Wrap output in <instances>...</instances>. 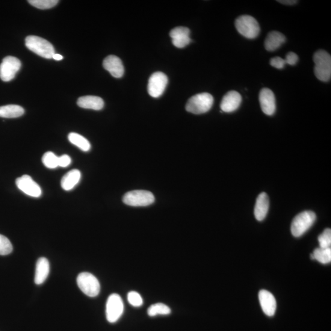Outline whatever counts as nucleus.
<instances>
[{
	"label": "nucleus",
	"instance_id": "f257e3e1",
	"mask_svg": "<svg viewBox=\"0 0 331 331\" xmlns=\"http://www.w3.org/2000/svg\"><path fill=\"white\" fill-rule=\"evenodd\" d=\"M315 76L322 82H328L331 78L330 55L324 50H319L313 55Z\"/></svg>",
	"mask_w": 331,
	"mask_h": 331
},
{
	"label": "nucleus",
	"instance_id": "f03ea898",
	"mask_svg": "<svg viewBox=\"0 0 331 331\" xmlns=\"http://www.w3.org/2000/svg\"><path fill=\"white\" fill-rule=\"evenodd\" d=\"M25 46L32 52L43 58L51 59L55 53L52 44L44 38L28 36L25 39Z\"/></svg>",
	"mask_w": 331,
	"mask_h": 331
},
{
	"label": "nucleus",
	"instance_id": "7ed1b4c3",
	"mask_svg": "<svg viewBox=\"0 0 331 331\" xmlns=\"http://www.w3.org/2000/svg\"><path fill=\"white\" fill-rule=\"evenodd\" d=\"M214 104V97L208 93L195 94L186 105V110L194 114H202L208 112Z\"/></svg>",
	"mask_w": 331,
	"mask_h": 331
},
{
	"label": "nucleus",
	"instance_id": "20e7f679",
	"mask_svg": "<svg viewBox=\"0 0 331 331\" xmlns=\"http://www.w3.org/2000/svg\"><path fill=\"white\" fill-rule=\"evenodd\" d=\"M235 26L239 34L248 39H255L259 34V23L252 16L244 15L239 17Z\"/></svg>",
	"mask_w": 331,
	"mask_h": 331
},
{
	"label": "nucleus",
	"instance_id": "39448f33",
	"mask_svg": "<svg viewBox=\"0 0 331 331\" xmlns=\"http://www.w3.org/2000/svg\"><path fill=\"white\" fill-rule=\"evenodd\" d=\"M316 215L312 211H304L295 216L291 224L292 235L295 238L301 237L314 224Z\"/></svg>",
	"mask_w": 331,
	"mask_h": 331
},
{
	"label": "nucleus",
	"instance_id": "423d86ee",
	"mask_svg": "<svg viewBox=\"0 0 331 331\" xmlns=\"http://www.w3.org/2000/svg\"><path fill=\"white\" fill-rule=\"evenodd\" d=\"M123 202L125 205L133 207H145L152 205L155 197L151 192L145 190L129 191L124 195Z\"/></svg>",
	"mask_w": 331,
	"mask_h": 331
},
{
	"label": "nucleus",
	"instance_id": "0eeeda50",
	"mask_svg": "<svg viewBox=\"0 0 331 331\" xmlns=\"http://www.w3.org/2000/svg\"><path fill=\"white\" fill-rule=\"evenodd\" d=\"M79 288L88 296H97L100 291V284L98 280L93 274L82 273L79 275L77 279Z\"/></svg>",
	"mask_w": 331,
	"mask_h": 331
},
{
	"label": "nucleus",
	"instance_id": "6e6552de",
	"mask_svg": "<svg viewBox=\"0 0 331 331\" xmlns=\"http://www.w3.org/2000/svg\"><path fill=\"white\" fill-rule=\"evenodd\" d=\"M124 306L122 298L119 294H112L108 297L106 303V318L109 323H114L122 315Z\"/></svg>",
	"mask_w": 331,
	"mask_h": 331
},
{
	"label": "nucleus",
	"instance_id": "1a4fd4ad",
	"mask_svg": "<svg viewBox=\"0 0 331 331\" xmlns=\"http://www.w3.org/2000/svg\"><path fill=\"white\" fill-rule=\"evenodd\" d=\"M22 63L18 58L8 56L0 64V79L4 82L13 80L21 68Z\"/></svg>",
	"mask_w": 331,
	"mask_h": 331
},
{
	"label": "nucleus",
	"instance_id": "9d476101",
	"mask_svg": "<svg viewBox=\"0 0 331 331\" xmlns=\"http://www.w3.org/2000/svg\"><path fill=\"white\" fill-rule=\"evenodd\" d=\"M168 79L163 73L156 72L150 76L148 84V92L153 97H158L164 93Z\"/></svg>",
	"mask_w": 331,
	"mask_h": 331
},
{
	"label": "nucleus",
	"instance_id": "9b49d317",
	"mask_svg": "<svg viewBox=\"0 0 331 331\" xmlns=\"http://www.w3.org/2000/svg\"><path fill=\"white\" fill-rule=\"evenodd\" d=\"M16 185L20 190L34 197H39L42 194V190L30 176L23 175L16 179Z\"/></svg>",
	"mask_w": 331,
	"mask_h": 331
},
{
	"label": "nucleus",
	"instance_id": "f8f14e48",
	"mask_svg": "<svg viewBox=\"0 0 331 331\" xmlns=\"http://www.w3.org/2000/svg\"><path fill=\"white\" fill-rule=\"evenodd\" d=\"M260 106L265 114L273 115L276 109V97L273 91L264 88L260 91L259 95Z\"/></svg>",
	"mask_w": 331,
	"mask_h": 331
},
{
	"label": "nucleus",
	"instance_id": "ddd939ff",
	"mask_svg": "<svg viewBox=\"0 0 331 331\" xmlns=\"http://www.w3.org/2000/svg\"><path fill=\"white\" fill-rule=\"evenodd\" d=\"M190 29L184 26L176 27L170 32V37L172 38L173 45L177 48H184L190 43Z\"/></svg>",
	"mask_w": 331,
	"mask_h": 331
},
{
	"label": "nucleus",
	"instance_id": "4468645a",
	"mask_svg": "<svg viewBox=\"0 0 331 331\" xmlns=\"http://www.w3.org/2000/svg\"><path fill=\"white\" fill-rule=\"evenodd\" d=\"M242 102V96L238 91L232 90L227 92L221 102V111L224 112H234L239 108Z\"/></svg>",
	"mask_w": 331,
	"mask_h": 331
},
{
	"label": "nucleus",
	"instance_id": "2eb2a0df",
	"mask_svg": "<svg viewBox=\"0 0 331 331\" xmlns=\"http://www.w3.org/2000/svg\"><path fill=\"white\" fill-rule=\"evenodd\" d=\"M259 300L262 311L269 317H273L276 311V298L270 291L262 289L259 292Z\"/></svg>",
	"mask_w": 331,
	"mask_h": 331
},
{
	"label": "nucleus",
	"instance_id": "dca6fc26",
	"mask_svg": "<svg viewBox=\"0 0 331 331\" xmlns=\"http://www.w3.org/2000/svg\"><path fill=\"white\" fill-rule=\"evenodd\" d=\"M103 67L115 78H120L124 74L122 60L115 55H109L103 61Z\"/></svg>",
	"mask_w": 331,
	"mask_h": 331
},
{
	"label": "nucleus",
	"instance_id": "f3484780",
	"mask_svg": "<svg viewBox=\"0 0 331 331\" xmlns=\"http://www.w3.org/2000/svg\"><path fill=\"white\" fill-rule=\"evenodd\" d=\"M270 208V201L268 194L266 193H262L259 194L257 197L255 207V217L258 221H262L264 219L268 214Z\"/></svg>",
	"mask_w": 331,
	"mask_h": 331
},
{
	"label": "nucleus",
	"instance_id": "a211bd4d",
	"mask_svg": "<svg viewBox=\"0 0 331 331\" xmlns=\"http://www.w3.org/2000/svg\"><path fill=\"white\" fill-rule=\"evenodd\" d=\"M50 271V265L48 260L46 258L38 259L35 272V282L37 285H41L45 282L48 277Z\"/></svg>",
	"mask_w": 331,
	"mask_h": 331
},
{
	"label": "nucleus",
	"instance_id": "6ab92c4d",
	"mask_svg": "<svg viewBox=\"0 0 331 331\" xmlns=\"http://www.w3.org/2000/svg\"><path fill=\"white\" fill-rule=\"evenodd\" d=\"M285 41L286 38L282 32L273 31L269 32L264 41V47L268 51H275L285 43Z\"/></svg>",
	"mask_w": 331,
	"mask_h": 331
},
{
	"label": "nucleus",
	"instance_id": "aec40b11",
	"mask_svg": "<svg viewBox=\"0 0 331 331\" xmlns=\"http://www.w3.org/2000/svg\"><path fill=\"white\" fill-rule=\"evenodd\" d=\"M78 105L80 108L100 111L104 107L105 103L102 97L96 96H85L79 97Z\"/></svg>",
	"mask_w": 331,
	"mask_h": 331
},
{
	"label": "nucleus",
	"instance_id": "412c9836",
	"mask_svg": "<svg viewBox=\"0 0 331 331\" xmlns=\"http://www.w3.org/2000/svg\"><path fill=\"white\" fill-rule=\"evenodd\" d=\"M81 173L78 170H73L65 174L61 180V186L64 190L70 191L75 188L81 180Z\"/></svg>",
	"mask_w": 331,
	"mask_h": 331
},
{
	"label": "nucleus",
	"instance_id": "4be33fe9",
	"mask_svg": "<svg viewBox=\"0 0 331 331\" xmlns=\"http://www.w3.org/2000/svg\"><path fill=\"white\" fill-rule=\"evenodd\" d=\"M24 109L19 105H7L0 107V117L14 119L24 114Z\"/></svg>",
	"mask_w": 331,
	"mask_h": 331
},
{
	"label": "nucleus",
	"instance_id": "5701e85b",
	"mask_svg": "<svg viewBox=\"0 0 331 331\" xmlns=\"http://www.w3.org/2000/svg\"><path fill=\"white\" fill-rule=\"evenodd\" d=\"M69 140L71 143L79 148L84 152H88L91 149V145L86 138L76 133H71L69 135Z\"/></svg>",
	"mask_w": 331,
	"mask_h": 331
},
{
	"label": "nucleus",
	"instance_id": "b1692460",
	"mask_svg": "<svg viewBox=\"0 0 331 331\" xmlns=\"http://www.w3.org/2000/svg\"><path fill=\"white\" fill-rule=\"evenodd\" d=\"M314 259L317 260L321 264H326L331 261V248H316L313 253Z\"/></svg>",
	"mask_w": 331,
	"mask_h": 331
},
{
	"label": "nucleus",
	"instance_id": "393cba45",
	"mask_svg": "<svg viewBox=\"0 0 331 331\" xmlns=\"http://www.w3.org/2000/svg\"><path fill=\"white\" fill-rule=\"evenodd\" d=\"M171 312L169 307L162 303L153 304L148 309L147 313L150 317H155L156 315H167Z\"/></svg>",
	"mask_w": 331,
	"mask_h": 331
},
{
	"label": "nucleus",
	"instance_id": "a878e982",
	"mask_svg": "<svg viewBox=\"0 0 331 331\" xmlns=\"http://www.w3.org/2000/svg\"><path fill=\"white\" fill-rule=\"evenodd\" d=\"M42 161L49 169H55L58 167V156L52 152H46L43 156Z\"/></svg>",
	"mask_w": 331,
	"mask_h": 331
},
{
	"label": "nucleus",
	"instance_id": "bb28decb",
	"mask_svg": "<svg viewBox=\"0 0 331 331\" xmlns=\"http://www.w3.org/2000/svg\"><path fill=\"white\" fill-rule=\"evenodd\" d=\"M29 4L40 10H47L54 7L59 2L58 0H29Z\"/></svg>",
	"mask_w": 331,
	"mask_h": 331
},
{
	"label": "nucleus",
	"instance_id": "cd10ccee",
	"mask_svg": "<svg viewBox=\"0 0 331 331\" xmlns=\"http://www.w3.org/2000/svg\"><path fill=\"white\" fill-rule=\"evenodd\" d=\"M11 242L5 236L0 235V255H7L13 252Z\"/></svg>",
	"mask_w": 331,
	"mask_h": 331
},
{
	"label": "nucleus",
	"instance_id": "c85d7f7f",
	"mask_svg": "<svg viewBox=\"0 0 331 331\" xmlns=\"http://www.w3.org/2000/svg\"><path fill=\"white\" fill-rule=\"evenodd\" d=\"M319 244L321 248H329L331 245V230L327 228L319 236Z\"/></svg>",
	"mask_w": 331,
	"mask_h": 331
},
{
	"label": "nucleus",
	"instance_id": "c756f323",
	"mask_svg": "<svg viewBox=\"0 0 331 331\" xmlns=\"http://www.w3.org/2000/svg\"><path fill=\"white\" fill-rule=\"evenodd\" d=\"M128 301L131 306L136 307H141L143 304V298L138 292L136 291L129 292L128 294Z\"/></svg>",
	"mask_w": 331,
	"mask_h": 331
},
{
	"label": "nucleus",
	"instance_id": "7c9ffc66",
	"mask_svg": "<svg viewBox=\"0 0 331 331\" xmlns=\"http://www.w3.org/2000/svg\"><path fill=\"white\" fill-rule=\"evenodd\" d=\"M270 64L272 67L276 68L277 69L281 70L284 69L286 62L284 59L280 57H276L271 59Z\"/></svg>",
	"mask_w": 331,
	"mask_h": 331
},
{
	"label": "nucleus",
	"instance_id": "2f4dec72",
	"mask_svg": "<svg viewBox=\"0 0 331 331\" xmlns=\"http://www.w3.org/2000/svg\"><path fill=\"white\" fill-rule=\"evenodd\" d=\"M285 60L286 64L294 66V65L297 63L298 60H299V58H298L297 55L295 54V53L289 52L286 54Z\"/></svg>",
	"mask_w": 331,
	"mask_h": 331
},
{
	"label": "nucleus",
	"instance_id": "473e14b6",
	"mask_svg": "<svg viewBox=\"0 0 331 331\" xmlns=\"http://www.w3.org/2000/svg\"><path fill=\"white\" fill-rule=\"evenodd\" d=\"M72 158L68 155H63L58 157V167L67 168L72 163Z\"/></svg>",
	"mask_w": 331,
	"mask_h": 331
},
{
	"label": "nucleus",
	"instance_id": "72a5a7b5",
	"mask_svg": "<svg viewBox=\"0 0 331 331\" xmlns=\"http://www.w3.org/2000/svg\"><path fill=\"white\" fill-rule=\"evenodd\" d=\"M278 2L280 3V4L287 5H292L295 4H297V1H295V0H280V1H277Z\"/></svg>",
	"mask_w": 331,
	"mask_h": 331
},
{
	"label": "nucleus",
	"instance_id": "f704fd0d",
	"mask_svg": "<svg viewBox=\"0 0 331 331\" xmlns=\"http://www.w3.org/2000/svg\"><path fill=\"white\" fill-rule=\"evenodd\" d=\"M52 58H54V60H57V61H60L63 58V56L58 54H55L54 55H53Z\"/></svg>",
	"mask_w": 331,
	"mask_h": 331
}]
</instances>
